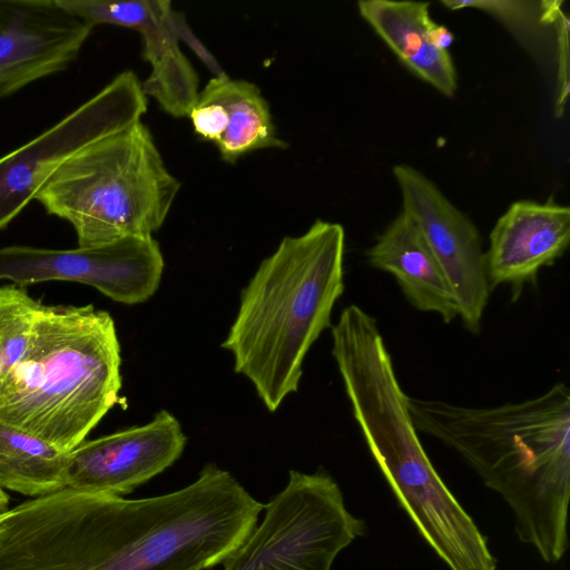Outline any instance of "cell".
<instances>
[{"label": "cell", "mask_w": 570, "mask_h": 570, "mask_svg": "<svg viewBox=\"0 0 570 570\" xmlns=\"http://www.w3.org/2000/svg\"><path fill=\"white\" fill-rule=\"evenodd\" d=\"M92 29L111 24L137 31L151 72L142 86L170 116L186 117L199 94V79L180 49L184 19L169 1L60 0Z\"/></svg>", "instance_id": "10"}, {"label": "cell", "mask_w": 570, "mask_h": 570, "mask_svg": "<svg viewBox=\"0 0 570 570\" xmlns=\"http://www.w3.org/2000/svg\"><path fill=\"white\" fill-rule=\"evenodd\" d=\"M91 30L59 0H0V98L66 69Z\"/></svg>", "instance_id": "12"}, {"label": "cell", "mask_w": 570, "mask_h": 570, "mask_svg": "<svg viewBox=\"0 0 570 570\" xmlns=\"http://www.w3.org/2000/svg\"><path fill=\"white\" fill-rule=\"evenodd\" d=\"M165 261L153 236H135L89 248H0V279L17 285L68 281L90 285L118 303L148 301L158 289Z\"/></svg>", "instance_id": "8"}, {"label": "cell", "mask_w": 570, "mask_h": 570, "mask_svg": "<svg viewBox=\"0 0 570 570\" xmlns=\"http://www.w3.org/2000/svg\"><path fill=\"white\" fill-rule=\"evenodd\" d=\"M9 495L0 488V514L6 513L9 508Z\"/></svg>", "instance_id": "21"}, {"label": "cell", "mask_w": 570, "mask_h": 570, "mask_svg": "<svg viewBox=\"0 0 570 570\" xmlns=\"http://www.w3.org/2000/svg\"><path fill=\"white\" fill-rule=\"evenodd\" d=\"M361 17L413 73L446 97L458 89V77L448 50L431 39L435 22L424 1L362 0Z\"/></svg>", "instance_id": "16"}, {"label": "cell", "mask_w": 570, "mask_h": 570, "mask_svg": "<svg viewBox=\"0 0 570 570\" xmlns=\"http://www.w3.org/2000/svg\"><path fill=\"white\" fill-rule=\"evenodd\" d=\"M195 132L213 142L224 161L259 149L286 148L269 105L253 82L215 76L199 90L188 116Z\"/></svg>", "instance_id": "14"}, {"label": "cell", "mask_w": 570, "mask_h": 570, "mask_svg": "<svg viewBox=\"0 0 570 570\" xmlns=\"http://www.w3.org/2000/svg\"><path fill=\"white\" fill-rule=\"evenodd\" d=\"M371 266L395 278L416 309L444 323L459 317L448 281L416 224L401 210L366 253Z\"/></svg>", "instance_id": "15"}, {"label": "cell", "mask_w": 570, "mask_h": 570, "mask_svg": "<svg viewBox=\"0 0 570 570\" xmlns=\"http://www.w3.org/2000/svg\"><path fill=\"white\" fill-rule=\"evenodd\" d=\"M392 171L402 212L420 228L438 261L464 327L478 334L491 293L478 228L420 170L401 164Z\"/></svg>", "instance_id": "9"}, {"label": "cell", "mask_w": 570, "mask_h": 570, "mask_svg": "<svg viewBox=\"0 0 570 570\" xmlns=\"http://www.w3.org/2000/svg\"><path fill=\"white\" fill-rule=\"evenodd\" d=\"M485 252L491 291L509 285L518 299L542 267L552 265L568 248L570 209L553 202L518 200L510 205L490 233Z\"/></svg>", "instance_id": "13"}, {"label": "cell", "mask_w": 570, "mask_h": 570, "mask_svg": "<svg viewBox=\"0 0 570 570\" xmlns=\"http://www.w3.org/2000/svg\"><path fill=\"white\" fill-rule=\"evenodd\" d=\"M69 452L0 422V488L38 498L67 487Z\"/></svg>", "instance_id": "17"}, {"label": "cell", "mask_w": 570, "mask_h": 570, "mask_svg": "<svg viewBox=\"0 0 570 570\" xmlns=\"http://www.w3.org/2000/svg\"><path fill=\"white\" fill-rule=\"evenodd\" d=\"M431 39L438 48L448 50L452 45L454 37L445 26L435 23L431 31Z\"/></svg>", "instance_id": "20"}, {"label": "cell", "mask_w": 570, "mask_h": 570, "mask_svg": "<svg viewBox=\"0 0 570 570\" xmlns=\"http://www.w3.org/2000/svg\"><path fill=\"white\" fill-rule=\"evenodd\" d=\"M45 306L24 286H0V384L22 361Z\"/></svg>", "instance_id": "18"}, {"label": "cell", "mask_w": 570, "mask_h": 570, "mask_svg": "<svg viewBox=\"0 0 570 570\" xmlns=\"http://www.w3.org/2000/svg\"><path fill=\"white\" fill-rule=\"evenodd\" d=\"M186 442L177 417L161 410L148 423L83 441L70 451L66 488L124 497L173 465Z\"/></svg>", "instance_id": "11"}, {"label": "cell", "mask_w": 570, "mask_h": 570, "mask_svg": "<svg viewBox=\"0 0 570 570\" xmlns=\"http://www.w3.org/2000/svg\"><path fill=\"white\" fill-rule=\"evenodd\" d=\"M147 97L132 71H122L95 96L21 147L0 157V229L33 200L72 156L138 121Z\"/></svg>", "instance_id": "7"}, {"label": "cell", "mask_w": 570, "mask_h": 570, "mask_svg": "<svg viewBox=\"0 0 570 570\" xmlns=\"http://www.w3.org/2000/svg\"><path fill=\"white\" fill-rule=\"evenodd\" d=\"M344 250L343 226L317 219L284 237L240 293L222 347L271 412L297 392L305 356L331 326L344 292Z\"/></svg>", "instance_id": "3"}, {"label": "cell", "mask_w": 570, "mask_h": 570, "mask_svg": "<svg viewBox=\"0 0 570 570\" xmlns=\"http://www.w3.org/2000/svg\"><path fill=\"white\" fill-rule=\"evenodd\" d=\"M180 189L142 121L72 156L38 191L48 214L70 223L78 247L153 236Z\"/></svg>", "instance_id": "5"}, {"label": "cell", "mask_w": 570, "mask_h": 570, "mask_svg": "<svg viewBox=\"0 0 570 570\" xmlns=\"http://www.w3.org/2000/svg\"><path fill=\"white\" fill-rule=\"evenodd\" d=\"M262 523L223 562L224 570H331L337 554L366 530L345 507L325 470H292L264 507Z\"/></svg>", "instance_id": "6"}, {"label": "cell", "mask_w": 570, "mask_h": 570, "mask_svg": "<svg viewBox=\"0 0 570 570\" xmlns=\"http://www.w3.org/2000/svg\"><path fill=\"white\" fill-rule=\"evenodd\" d=\"M120 345L94 305H46L31 343L0 384V422L70 452L118 403Z\"/></svg>", "instance_id": "4"}, {"label": "cell", "mask_w": 570, "mask_h": 570, "mask_svg": "<svg viewBox=\"0 0 570 570\" xmlns=\"http://www.w3.org/2000/svg\"><path fill=\"white\" fill-rule=\"evenodd\" d=\"M417 432L454 450L513 512L519 540L548 563L568 549L570 391L490 407L409 396Z\"/></svg>", "instance_id": "1"}, {"label": "cell", "mask_w": 570, "mask_h": 570, "mask_svg": "<svg viewBox=\"0 0 570 570\" xmlns=\"http://www.w3.org/2000/svg\"><path fill=\"white\" fill-rule=\"evenodd\" d=\"M557 28V96L556 115H563L569 95V20L561 12L556 20Z\"/></svg>", "instance_id": "19"}, {"label": "cell", "mask_w": 570, "mask_h": 570, "mask_svg": "<svg viewBox=\"0 0 570 570\" xmlns=\"http://www.w3.org/2000/svg\"><path fill=\"white\" fill-rule=\"evenodd\" d=\"M332 355L353 416L401 507L450 570H497L472 517L430 461L376 320L363 309L332 326Z\"/></svg>", "instance_id": "2"}]
</instances>
